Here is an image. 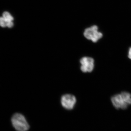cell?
I'll list each match as a JSON object with an SVG mask.
<instances>
[{
    "label": "cell",
    "mask_w": 131,
    "mask_h": 131,
    "mask_svg": "<svg viewBox=\"0 0 131 131\" xmlns=\"http://www.w3.org/2000/svg\"><path fill=\"white\" fill-rule=\"evenodd\" d=\"M111 101L117 109H125L131 105V94L128 92H123L113 96Z\"/></svg>",
    "instance_id": "cell-1"
},
{
    "label": "cell",
    "mask_w": 131,
    "mask_h": 131,
    "mask_svg": "<svg viewBox=\"0 0 131 131\" xmlns=\"http://www.w3.org/2000/svg\"><path fill=\"white\" fill-rule=\"evenodd\" d=\"M12 122L13 126L17 131H27L29 129L28 123L21 114H15L12 117Z\"/></svg>",
    "instance_id": "cell-2"
},
{
    "label": "cell",
    "mask_w": 131,
    "mask_h": 131,
    "mask_svg": "<svg viewBox=\"0 0 131 131\" xmlns=\"http://www.w3.org/2000/svg\"><path fill=\"white\" fill-rule=\"evenodd\" d=\"M98 30V26H93L85 29L83 34L87 39L95 43L101 38L103 36L102 34Z\"/></svg>",
    "instance_id": "cell-3"
},
{
    "label": "cell",
    "mask_w": 131,
    "mask_h": 131,
    "mask_svg": "<svg viewBox=\"0 0 131 131\" xmlns=\"http://www.w3.org/2000/svg\"><path fill=\"white\" fill-rule=\"evenodd\" d=\"M81 69L84 73H90L93 70L94 60L93 59L89 57H84L80 60Z\"/></svg>",
    "instance_id": "cell-4"
},
{
    "label": "cell",
    "mask_w": 131,
    "mask_h": 131,
    "mask_svg": "<svg viewBox=\"0 0 131 131\" xmlns=\"http://www.w3.org/2000/svg\"><path fill=\"white\" fill-rule=\"evenodd\" d=\"M61 102L62 106L64 108L71 110L74 107L76 102V99L74 95L68 94L62 96Z\"/></svg>",
    "instance_id": "cell-5"
},
{
    "label": "cell",
    "mask_w": 131,
    "mask_h": 131,
    "mask_svg": "<svg viewBox=\"0 0 131 131\" xmlns=\"http://www.w3.org/2000/svg\"><path fill=\"white\" fill-rule=\"evenodd\" d=\"M2 17L7 21V24L8 22L13 21L14 19L13 17L12 16V15L10 14L9 12H4L3 13Z\"/></svg>",
    "instance_id": "cell-6"
},
{
    "label": "cell",
    "mask_w": 131,
    "mask_h": 131,
    "mask_svg": "<svg viewBox=\"0 0 131 131\" xmlns=\"http://www.w3.org/2000/svg\"><path fill=\"white\" fill-rule=\"evenodd\" d=\"M0 26L2 27L7 26V22L3 17H0Z\"/></svg>",
    "instance_id": "cell-7"
},
{
    "label": "cell",
    "mask_w": 131,
    "mask_h": 131,
    "mask_svg": "<svg viewBox=\"0 0 131 131\" xmlns=\"http://www.w3.org/2000/svg\"><path fill=\"white\" fill-rule=\"evenodd\" d=\"M128 57L131 59V47L129 49V52H128Z\"/></svg>",
    "instance_id": "cell-8"
}]
</instances>
